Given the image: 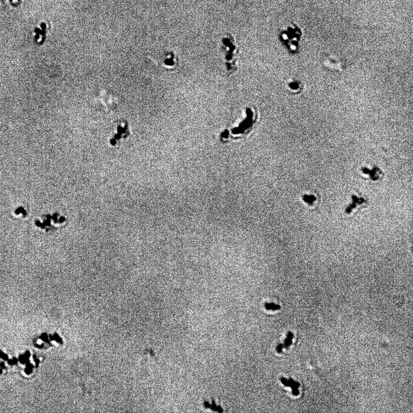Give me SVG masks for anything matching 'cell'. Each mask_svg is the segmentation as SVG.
I'll return each mask as SVG.
<instances>
[{"label":"cell","mask_w":413,"mask_h":413,"mask_svg":"<svg viewBox=\"0 0 413 413\" xmlns=\"http://www.w3.org/2000/svg\"><path fill=\"white\" fill-rule=\"evenodd\" d=\"M131 135V130L127 121H120L117 124L115 132L110 139V144L112 147L119 145L121 142L126 140Z\"/></svg>","instance_id":"cell-1"},{"label":"cell","mask_w":413,"mask_h":413,"mask_svg":"<svg viewBox=\"0 0 413 413\" xmlns=\"http://www.w3.org/2000/svg\"><path fill=\"white\" fill-rule=\"evenodd\" d=\"M301 33L298 30H292L282 35V41L289 53H298L301 39Z\"/></svg>","instance_id":"cell-2"},{"label":"cell","mask_w":413,"mask_h":413,"mask_svg":"<svg viewBox=\"0 0 413 413\" xmlns=\"http://www.w3.org/2000/svg\"><path fill=\"white\" fill-rule=\"evenodd\" d=\"M303 201L309 206L314 205L315 202L317 201V196L315 194L306 193L303 197Z\"/></svg>","instance_id":"cell-3"},{"label":"cell","mask_w":413,"mask_h":413,"mask_svg":"<svg viewBox=\"0 0 413 413\" xmlns=\"http://www.w3.org/2000/svg\"><path fill=\"white\" fill-rule=\"evenodd\" d=\"M289 87L290 90L293 92H301L303 87H302L301 82L298 81H292L289 84Z\"/></svg>","instance_id":"cell-4"},{"label":"cell","mask_w":413,"mask_h":413,"mask_svg":"<svg viewBox=\"0 0 413 413\" xmlns=\"http://www.w3.org/2000/svg\"><path fill=\"white\" fill-rule=\"evenodd\" d=\"M264 306L267 310H276L280 309V306L273 303H266L264 304Z\"/></svg>","instance_id":"cell-5"},{"label":"cell","mask_w":413,"mask_h":413,"mask_svg":"<svg viewBox=\"0 0 413 413\" xmlns=\"http://www.w3.org/2000/svg\"><path fill=\"white\" fill-rule=\"evenodd\" d=\"M210 409L212 411L217 412V406L216 405L215 401L212 400V404L210 405Z\"/></svg>","instance_id":"cell-6"},{"label":"cell","mask_w":413,"mask_h":413,"mask_svg":"<svg viewBox=\"0 0 413 413\" xmlns=\"http://www.w3.org/2000/svg\"><path fill=\"white\" fill-rule=\"evenodd\" d=\"M204 406L205 407V408L210 409V404L208 403V402H207V401L204 402Z\"/></svg>","instance_id":"cell-7"},{"label":"cell","mask_w":413,"mask_h":413,"mask_svg":"<svg viewBox=\"0 0 413 413\" xmlns=\"http://www.w3.org/2000/svg\"><path fill=\"white\" fill-rule=\"evenodd\" d=\"M217 412L218 413H223V410L221 408L220 406H217Z\"/></svg>","instance_id":"cell-8"}]
</instances>
